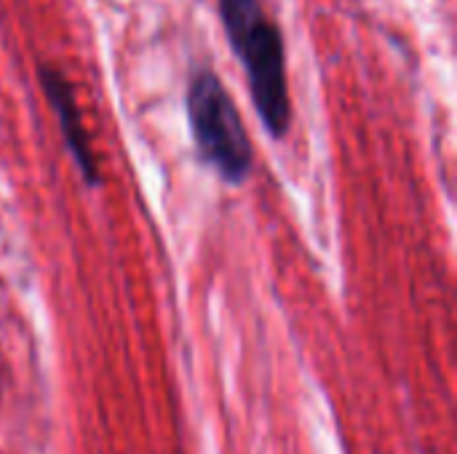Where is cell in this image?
Instances as JSON below:
<instances>
[{
  "mask_svg": "<svg viewBox=\"0 0 457 454\" xmlns=\"http://www.w3.org/2000/svg\"><path fill=\"white\" fill-rule=\"evenodd\" d=\"M217 8L265 131L284 139L292 126V99L281 29L265 16L262 0H217Z\"/></svg>",
  "mask_w": 457,
  "mask_h": 454,
  "instance_id": "6da1fadb",
  "label": "cell"
},
{
  "mask_svg": "<svg viewBox=\"0 0 457 454\" xmlns=\"http://www.w3.org/2000/svg\"><path fill=\"white\" fill-rule=\"evenodd\" d=\"M37 78H40V86H43V94H46L48 104L56 112V120H59V128H62V139H64V144H67V150H70V155H72L83 182L88 187H99V182H102L99 161L94 155L88 131L83 126V115H80L72 83L64 78V72H59L51 64H43L37 70Z\"/></svg>",
  "mask_w": 457,
  "mask_h": 454,
  "instance_id": "3957f363",
  "label": "cell"
},
{
  "mask_svg": "<svg viewBox=\"0 0 457 454\" xmlns=\"http://www.w3.org/2000/svg\"><path fill=\"white\" fill-rule=\"evenodd\" d=\"M187 123L198 158L228 185L246 182L252 171V139L244 118L214 70H198L187 86Z\"/></svg>",
  "mask_w": 457,
  "mask_h": 454,
  "instance_id": "7a4b0ae2",
  "label": "cell"
}]
</instances>
